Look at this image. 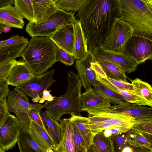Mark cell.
Returning <instances> with one entry per match:
<instances>
[{
  "label": "cell",
  "instance_id": "18",
  "mask_svg": "<svg viewBox=\"0 0 152 152\" xmlns=\"http://www.w3.org/2000/svg\"><path fill=\"white\" fill-rule=\"evenodd\" d=\"M82 111L91 109L106 108L111 105L109 101L92 88L81 94Z\"/></svg>",
  "mask_w": 152,
  "mask_h": 152
},
{
  "label": "cell",
  "instance_id": "33",
  "mask_svg": "<svg viewBox=\"0 0 152 152\" xmlns=\"http://www.w3.org/2000/svg\"><path fill=\"white\" fill-rule=\"evenodd\" d=\"M97 80L114 91L116 88L128 91L133 92L131 83L109 77L106 78L96 77Z\"/></svg>",
  "mask_w": 152,
  "mask_h": 152
},
{
  "label": "cell",
  "instance_id": "45",
  "mask_svg": "<svg viewBox=\"0 0 152 152\" xmlns=\"http://www.w3.org/2000/svg\"><path fill=\"white\" fill-rule=\"evenodd\" d=\"M6 100H0V128L3 123L7 116L10 113L7 107Z\"/></svg>",
  "mask_w": 152,
  "mask_h": 152
},
{
  "label": "cell",
  "instance_id": "19",
  "mask_svg": "<svg viewBox=\"0 0 152 152\" xmlns=\"http://www.w3.org/2000/svg\"><path fill=\"white\" fill-rule=\"evenodd\" d=\"M23 18L12 4L0 7V23L9 27L23 29L25 25Z\"/></svg>",
  "mask_w": 152,
  "mask_h": 152
},
{
  "label": "cell",
  "instance_id": "37",
  "mask_svg": "<svg viewBox=\"0 0 152 152\" xmlns=\"http://www.w3.org/2000/svg\"><path fill=\"white\" fill-rule=\"evenodd\" d=\"M132 128L141 132L152 134V118L135 120Z\"/></svg>",
  "mask_w": 152,
  "mask_h": 152
},
{
  "label": "cell",
  "instance_id": "10",
  "mask_svg": "<svg viewBox=\"0 0 152 152\" xmlns=\"http://www.w3.org/2000/svg\"><path fill=\"white\" fill-rule=\"evenodd\" d=\"M152 40L132 36L127 41L123 52L135 60L138 65L147 60H152Z\"/></svg>",
  "mask_w": 152,
  "mask_h": 152
},
{
  "label": "cell",
  "instance_id": "20",
  "mask_svg": "<svg viewBox=\"0 0 152 152\" xmlns=\"http://www.w3.org/2000/svg\"><path fill=\"white\" fill-rule=\"evenodd\" d=\"M61 128L60 140L55 152H75L72 137V123L69 118L60 120Z\"/></svg>",
  "mask_w": 152,
  "mask_h": 152
},
{
  "label": "cell",
  "instance_id": "11",
  "mask_svg": "<svg viewBox=\"0 0 152 152\" xmlns=\"http://www.w3.org/2000/svg\"><path fill=\"white\" fill-rule=\"evenodd\" d=\"M20 130L16 117L9 113L0 128V147L4 151L15 146Z\"/></svg>",
  "mask_w": 152,
  "mask_h": 152
},
{
  "label": "cell",
  "instance_id": "39",
  "mask_svg": "<svg viewBox=\"0 0 152 152\" xmlns=\"http://www.w3.org/2000/svg\"><path fill=\"white\" fill-rule=\"evenodd\" d=\"M41 111L33 108H30L28 110V114L32 121L42 129L48 130L40 115Z\"/></svg>",
  "mask_w": 152,
  "mask_h": 152
},
{
  "label": "cell",
  "instance_id": "13",
  "mask_svg": "<svg viewBox=\"0 0 152 152\" xmlns=\"http://www.w3.org/2000/svg\"><path fill=\"white\" fill-rule=\"evenodd\" d=\"M96 59L90 51L85 56L79 61H76L75 67L82 86L86 91L94 87L98 84L96 75L91 68V63Z\"/></svg>",
  "mask_w": 152,
  "mask_h": 152
},
{
  "label": "cell",
  "instance_id": "6",
  "mask_svg": "<svg viewBox=\"0 0 152 152\" xmlns=\"http://www.w3.org/2000/svg\"><path fill=\"white\" fill-rule=\"evenodd\" d=\"M76 20L74 12L58 8L49 17L39 23L29 22L26 26V31L31 37H50L61 27L69 24H74Z\"/></svg>",
  "mask_w": 152,
  "mask_h": 152
},
{
  "label": "cell",
  "instance_id": "46",
  "mask_svg": "<svg viewBox=\"0 0 152 152\" xmlns=\"http://www.w3.org/2000/svg\"><path fill=\"white\" fill-rule=\"evenodd\" d=\"M51 90L48 91L45 90L42 93V96L39 101V103H43L45 101H52L56 96H53L50 93Z\"/></svg>",
  "mask_w": 152,
  "mask_h": 152
},
{
  "label": "cell",
  "instance_id": "44",
  "mask_svg": "<svg viewBox=\"0 0 152 152\" xmlns=\"http://www.w3.org/2000/svg\"><path fill=\"white\" fill-rule=\"evenodd\" d=\"M8 86L5 79L0 80V100L6 99L10 91Z\"/></svg>",
  "mask_w": 152,
  "mask_h": 152
},
{
  "label": "cell",
  "instance_id": "42",
  "mask_svg": "<svg viewBox=\"0 0 152 152\" xmlns=\"http://www.w3.org/2000/svg\"><path fill=\"white\" fill-rule=\"evenodd\" d=\"M16 61L15 59L9 61L0 65V80L6 79Z\"/></svg>",
  "mask_w": 152,
  "mask_h": 152
},
{
  "label": "cell",
  "instance_id": "8",
  "mask_svg": "<svg viewBox=\"0 0 152 152\" xmlns=\"http://www.w3.org/2000/svg\"><path fill=\"white\" fill-rule=\"evenodd\" d=\"M133 33L130 25L120 18H115L106 34L102 50L123 52Z\"/></svg>",
  "mask_w": 152,
  "mask_h": 152
},
{
  "label": "cell",
  "instance_id": "1",
  "mask_svg": "<svg viewBox=\"0 0 152 152\" xmlns=\"http://www.w3.org/2000/svg\"><path fill=\"white\" fill-rule=\"evenodd\" d=\"M119 0H87L77 15L93 54L102 50L106 34L115 18H120Z\"/></svg>",
  "mask_w": 152,
  "mask_h": 152
},
{
  "label": "cell",
  "instance_id": "51",
  "mask_svg": "<svg viewBox=\"0 0 152 152\" xmlns=\"http://www.w3.org/2000/svg\"><path fill=\"white\" fill-rule=\"evenodd\" d=\"M52 1L55 3L56 2L61 1L63 0H52Z\"/></svg>",
  "mask_w": 152,
  "mask_h": 152
},
{
  "label": "cell",
  "instance_id": "47",
  "mask_svg": "<svg viewBox=\"0 0 152 152\" xmlns=\"http://www.w3.org/2000/svg\"><path fill=\"white\" fill-rule=\"evenodd\" d=\"M14 4V0H0V7L9 4Z\"/></svg>",
  "mask_w": 152,
  "mask_h": 152
},
{
  "label": "cell",
  "instance_id": "31",
  "mask_svg": "<svg viewBox=\"0 0 152 152\" xmlns=\"http://www.w3.org/2000/svg\"><path fill=\"white\" fill-rule=\"evenodd\" d=\"M93 89L107 99L110 104H113V105L119 104L125 101L120 94L99 81L97 84L94 87Z\"/></svg>",
  "mask_w": 152,
  "mask_h": 152
},
{
  "label": "cell",
  "instance_id": "38",
  "mask_svg": "<svg viewBox=\"0 0 152 152\" xmlns=\"http://www.w3.org/2000/svg\"><path fill=\"white\" fill-rule=\"evenodd\" d=\"M56 45L58 49L57 61H59L66 66L72 65L75 60L74 56L66 52L58 45Z\"/></svg>",
  "mask_w": 152,
  "mask_h": 152
},
{
  "label": "cell",
  "instance_id": "12",
  "mask_svg": "<svg viewBox=\"0 0 152 152\" xmlns=\"http://www.w3.org/2000/svg\"><path fill=\"white\" fill-rule=\"evenodd\" d=\"M94 55L96 60L111 62L120 68L125 73L135 71L138 65L135 60L124 52L102 50Z\"/></svg>",
  "mask_w": 152,
  "mask_h": 152
},
{
  "label": "cell",
  "instance_id": "14",
  "mask_svg": "<svg viewBox=\"0 0 152 152\" xmlns=\"http://www.w3.org/2000/svg\"><path fill=\"white\" fill-rule=\"evenodd\" d=\"M106 109L110 112L129 115L135 120L152 118V107H145L126 101L119 104L111 105Z\"/></svg>",
  "mask_w": 152,
  "mask_h": 152
},
{
  "label": "cell",
  "instance_id": "27",
  "mask_svg": "<svg viewBox=\"0 0 152 152\" xmlns=\"http://www.w3.org/2000/svg\"><path fill=\"white\" fill-rule=\"evenodd\" d=\"M17 143L20 152H44L29 133L20 129Z\"/></svg>",
  "mask_w": 152,
  "mask_h": 152
},
{
  "label": "cell",
  "instance_id": "2",
  "mask_svg": "<svg viewBox=\"0 0 152 152\" xmlns=\"http://www.w3.org/2000/svg\"><path fill=\"white\" fill-rule=\"evenodd\" d=\"M58 49L48 37H32L21 56L34 75L46 73L57 61Z\"/></svg>",
  "mask_w": 152,
  "mask_h": 152
},
{
  "label": "cell",
  "instance_id": "53",
  "mask_svg": "<svg viewBox=\"0 0 152 152\" xmlns=\"http://www.w3.org/2000/svg\"><path fill=\"white\" fill-rule=\"evenodd\" d=\"M5 151L3 150L0 147V152H4Z\"/></svg>",
  "mask_w": 152,
  "mask_h": 152
},
{
  "label": "cell",
  "instance_id": "17",
  "mask_svg": "<svg viewBox=\"0 0 152 152\" xmlns=\"http://www.w3.org/2000/svg\"><path fill=\"white\" fill-rule=\"evenodd\" d=\"M29 134L44 152H54L56 146L48 131L40 127L32 120Z\"/></svg>",
  "mask_w": 152,
  "mask_h": 152
},
{
  "label": "cell",
  "instance_id": "50",
  "mask_svg": "<svg viewBox=\"0 0 152 152\" xmlns=\"http://www.w3.org/2000/svg\"><path fill=\"white\" fill-rule=\"evenodd\" d=\"M6 26L3 24L0 23V30L5 28Z\"/></svg>",
  "mask_w": 152,
  "mask_h": 152
},
{
  "label": "cell",
  "instance_id": "7",
  "mask_svg": "<svg viewBox=\"0 0 152 152\" xmlns=\"http://www.w3.org/2000/svg\"><path fill=\"white\" fill-rule=\"evenodd\" d=\"M6 103L9 112L15 114L20 129L29 133L31 120L28 115V110L33 108L41 110L43 105L39 102L31 103L27 96L17 87L9 91Z\"/></svg>",
  "mask_w": 152,
  "mask_h": 152
},
{
  "label": "cell",
  "instance_id": "34",
  "mask_svg": "<svg viewBox=\"0 0 152 152\" xmlns=\"http://www.w3.org/2000/svg\"><path fill=\"white\" fill-rule=\"evenodd\" d=\"M72 133L75 152H87L88 148L85 141L76 125L73 123Z\"/></svg>",
  "mask_w": 152,
  "mask_h": 152
},
{
  "label": "cell",
  "instance_id": "35",
  "mask_svg": "<svg viewBox=\"0 0 152 152\" xmlns=\"http://www.w3.org/2000/svg\"><path fill=\"white\" fill-rule=\"evenodd\" d=\"M114 91L120 94L124 98L125 101L127 102L143 106L152 107V104L132 92L118 88L115 89Z\"/></svg>",
  "mask_w": 152,
  "mask_h": 152
},
{
  "label": "cell",
  "instance_id": "23",
  "mask_svg": "<svg viewBox=\"0 0 152 152\" xmlns=\"http://www.w3.org/2000/svg\"><path fill=\"white\" fill-rule=\"evenodd\" d=\"M74 56L76 61L83 58L88 52L87 41L79 20L74 24Z\"/></svg>",
  "mask_w": 152,
  "mask_h": 152
},
{
  "label": "cell",
  "instance_id": "32",
  "mask_svg": "<svg viewBox=\"0 0 152 152\" xmlns=\"http://www.w3.org/2000/svg\"><path fill=\"white\" fill-rule=\"evenodd\" d=\"M15 7L23 18L34 22V15L31 0H14Z\"/></svg>",
  "mask_w": 152,
  "mask_h": 152
},
{
  "label": "cell",
  "instance_id": "21",
  "mask_svg": "<svg viewBox=\"0 0 152 152\" xmlns=\"http://www.w3.org/2000/svg\"><path fill=\"white\" fill-rule=\"evenodd\" d=\"M31 1L34 12V23L36 24L48 18L58 9L52 0Z\"/></svg>",
  "mask_w": 152,
  "mask_h": 152
},
{
  "label": "cell",
  "instance_id": "30",
  "mask_svg": "<svg viewBox=\"0 0 152 152\" xmlns=\"http://www.w3.org/2000/svg\"><path fill=\"white\" fill-rule=\"evenodd\" d=\"M107 77L128 82L125 73L119 67L110 62L97 60Z\"/></svg>",
  "mask_w": 152,
  "mask_h": 152
},
{
  "label": "cell",
  "instance_id": "4",
  "mask_svg": "<svg viewBox=\"0 0 152 152\" xmlns=\"http://www.w3.org/2000/svg\"><path fill=\"white\" fill-rule=\"evenodd\" d=\"M120 18L130 25L133 36L152 41V8L143 0H119Z\"/></svg>",
  "mask_w": 152,
  "mask_h": 152
},
{
  "label": "cell",
  "instance_id": "15",
  "mask_svg": "<svg viewBox=\"0 0 152 152\" xmlns=\"http://www.w3.org/2000/svg\"><path fill=\"white\" fill-rule=\"evenodd\" d=\"M50 37L56 44L74 56V24H69L61 27Z\"/></svg>",
  "mask_w": 152,
  "mask_h": 152
},
{
  "label": "cell",
  "instance_id": "52",
  "mask_svg": "<svg viewBox=\"0 0 152 152\" xmlns=\"http://www.w3.org/2000/svg\"><path fill=\"white\" fill-rule=\"evenodd\" d=\"M4 28H2V29H1V30H0V35H1V34L2 33H3V32H4Z\"/></svg>",
  "mask_w": 152,
  "mask_h": 152
},
{
  "label": "cell",
  "instance_id": "26",
  "mask_svg": "<svg viewBox=\"0 0 152 152\" xmlns=\"http://www.w3.org/2000/svg\"><path fill=\"white\" fill-rule=\"evenodd\" d=\"M28 40L11 45L0 47V65L21 56Z\"/></svg>",
  "mask_w": 152,
  "mask_h": 152
},
{
  "label": "cell",
  "instance_id": "22",
  "mask_svg": "<svg viewBox=\"0 0 152 152\" xmlns=\"http://www.w3.org/2000/svg\"><path fill=\"white\" fill-rule=\"evenodd\" d=\"M125 133L127 141L134 152H152V143L140 131L132 128Z\"/></svg>",
  "mask_w": 152,
  "mask_h": 152
},
{
  "label": "cell",
  "instance_id": "5",
  "mask_svg": "<svg viewBox=\"0 0 152 152\" xmlns=\"http://www.w3.org/2000/svg\"><path fill=\"white\" fill-rule=\"evenodd\" d=\"M88 114L89 124L94 136L107 129L115 128L130 129L135 119L125 113L110 112L106 108L86 110Z\"/></svg>",
  "mask_w": 152,
  "mask_h": 152
},
{
  "label": "cell",
  "instance_id": "49",
  "mask_svg": "<svg viewBox=\"0 0 152 152\" xmlns=\"http://www.w3.org/2000/svg\"><path fill=\"white\" fill-rule=\"evenodd\" d=\"M146 2L148 5L152 8V0H143Z\"/></svg>",
  "mask_w": 152,
  "mask_h": 152
},
{
  "label": "cell",
  "instance_id": "25",
  "mask_svg": "<svg viewBox=\"0 0 152 152\" xmlns=\"http://www.w3.org/2000/svg\"><path fill=\"white\" fill-rule=\"evenodd\" d=\"M69 119L76 125L83 136L88 150L94 136L89 126L88 118L82 116L80 114L73 115Z\"/></svg>",
  "mask_w": 152,
  "mask_h": 152
},
{
  "label": "cell",
  "instance_id": "3",
  "mask_svg": "<svg viewBox=\"0 0 152 152\" xmlns=\"http://www.w3.org/2000/svg\"><path fill=\"white\" fill-rule=\"evenodd\" d=\"M68 86L63 95L55 97L51 101H47L43 105L45 112L54 119L59 121L65 114L80 115L82 111L80 100L82 86L78 75L70 71L67 75Z\"/></svg>",
  "mask_w": 152,
  "mask_h": 152
},
{
  "label": "cell",
  "instance_id": "36",
  "mask_svg": "<svg viewBox=\"0 0 152 152\" xmlns=\"http://www.w3.org/2000/svg\"><path fill=\"white\" fill-rule=\"evenodd\" d=\"M87 0H63L55 3L57 8L66 12H76Z\"/></svg>",
  "mask_w": 152,
  "mask_h": 152
},
{
  "label": "cell",
  "instance_id": "28",
  "mask_svg": "<svg viewBox=\"0 0 152 152\" xmlns=\"http://www.w3.org/2000/svg\"><path fill=\"white\" fill-rule=\"evenodd\" d=\"M40 114L43 122L47 126L49 133L57 148L61 139V128L60 123L54 119L45 112L41 110Z\"/></svg>",
  "mask_w": 152,
  "mask_h": 152
},
{
  "label": "cell",
  "instance_id": "16",
  "mask_svg": "<svg viewBox=\"0 0 152 152\" xmlns=\"http://www.w3.org/2000/svg\"><path fill=\"white\" fill-rule=\"evenodd\" d=\"M34 75L23 60L16 61L5 80L9 85L16 87L26 82Z\"/></svg>",
  "mask_w": 152,
  "mask_h": 152
},
{
  "label": "cell",
  "instance_id": "43",
  "mask_svg": "<svg viewBox=\"0 0 152 152\" xmlns=\"http://www.w3.org/2000/svg\"><path fill=\"white\" fill-rule=\"evenodd\" d=\"M91 64V69L95 72L96 77L103 78L107 77L106 74L96 60L92 62Z\"/></svg>",
  "mask_w": 152,
  "mask_h": 152
},
{
  "label": "cell",
  "instance_id": "48",
  "mask_svg": "<svg viewBox=\"0 0 152 152\" xmlns=\"http://www.w3.org/2000/svg\"><path fill=\"white\" fill-rule=\"evenodd\" d=\"M122 152H134L133 149L130 145H127L124 147L121 151Z\"/></svg>",
  "mask_w": 152,
  "mask_h": 152
},
{
  "label": "cell",
  "instance_id": "9",
  "mask_svg": "<svg viewBox=\"0 0 152 152\" xmlns=\"http://www.w3.org/2000/svg\"><path fill=\"white\" fill-rule=\"evenodd\" d=\"M55 71L53 69L40 75H34L26 82L18 87L27 96L32 98L34 103L38 102L43 91L48 90L56 82L53 77Z\"/></svg>",
  "mask_w": 152,
  "mask_h": 152
},
{
  "label": "cell",
  "instance_id": "40",
  "mask_svg": "<svg viewBox=\"0 0 152 152\" xmlns=\"http://www.w3.org/2000/svg\"><path fill=\"white\" fill-rule=\"evenodd\" d=\"M125 132L112 136L114 143H115L116 148L118 151L121 152L124 147L130 145L127 140Z\"/></svg>",
  "mask_w": 152,
  "mask_h": 152
},
{
  "label": "cell",
  "instance_id": "29",
  "mask_svg": "<svg viewBox=\"0 0 152 152\" xmlns=\"http://www.w3.org/2000/svg\"><path fill=\"white\" fill-rule=\"evenodd\" d=\"M133 93L152 104V88L148 83L136 78L132 81Z\"/></svg>",
  "mask_w": 152,
  "mask_h": 152
},
{
  "label": "cell",
  "instance_id": "24",
  "mask_svg": "<svg viewBox=\"0 0 152 152\" xmlns=\"http://www.w3.org/2000/svg\"><path fill=\"white\" fill-rule=\"evenodd\" d=\"M115 146L113 137H107L102 131L95 134L87 152H114Z\"/></svg>",
  "mask_w": 152,
  "mask_h": 152
},
{
  "label": "cell",
  "instance_id": "41",
  "mask_svg": "<svg viewBox=\"0 0 152 152\" xmlns=\"http://www.w3.org/2000/svg\"><path fill=\"white\" fill-rule=\"evenodd\" d=\"M28 40L27 38L18 35L12 36L8 39L0 41V47L13 45Z\"/></svg>",
  "mask_w": 152,
  "mask_h": 152
}]
</instances>
